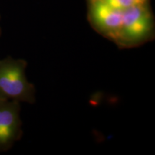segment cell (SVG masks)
<instances>
[{"mask_svg":"<svg viewBox=\"0 0 155 155\" xmlns=\"http://www.w3.org/2000/svg\"><path fill=\"white\" fill-rule=\"evenodd\" d=\"M154 19L150 0L122 11L121 25L115 43L120 48H131L152 40Z\"/></svg>","mask_w":155,"mask_h":155,"instance_id":"cell-1","label":"cell"},{"mask_svg":"<svg viewBox=\"0 0 155 155\" xmlns=\"http://www.w3.org/2000/svg\"><path fill=\"white\" fill-rule=\"evenodd\" d=\"M25 67L26 63L20 60L0 61V98L34 102L35 88L27 80Z\"/></svg>","mask_w":155,"mask_h":155,"instance_id":"cell-2","label":"cell"},{"mask_svg":"<svg viewBox=\"0 0 155 155\" xmlns=\"http://www.w3.org/2000/svg\"><path fill=\"white\" fill-rule=\"evenodd\" d=\"M88 19L96 32L115 42L121 25L122 11L98 0H87Z\"/></svg>","mask_w":155,"mask_h":155,"instance_id":"cell-3","label":"cell"},{"mask_svg":"<svg viewBox=\"0 0 155 155\" xmlns=\"http://www.w3.org/2000/svg\"><path fill=\"white\" fill-rule=\"evenodd\" d=\"M20 125L18 101L0 98V150L7 149L19 138Z\"/></svg>","mask_w":155,"mask_h":155,"instance_id":"cell-4","label":"cell"},{"mask_svg":"<svg viewBox=\"0 0 155 155\" xmlns=\"http://www.w3.org/2000/svg\"><path fill=\"white\" fill-rule=\"evenodd\" d=\"M116 9L123 11L132 6L144 3L149 0H98Z\"/></svg>","mask_w":155,"mask_h":155,"instance_id":"cell-5","label":"cell"}]
</instances>
